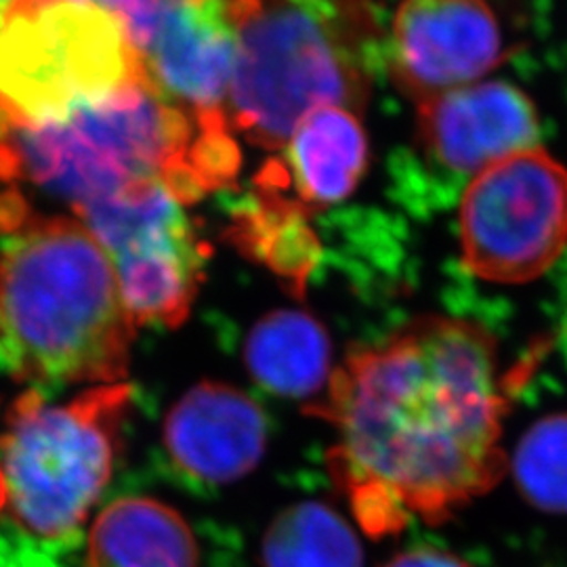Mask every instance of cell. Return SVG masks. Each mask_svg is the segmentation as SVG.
Listing matches in <instances>:
<instances>
[{
    "instance_id": "obj_1",
    "label": "cell",
    "mask_w": 567,
    "mask_h": 567,
    "mask_svg": "<svg viewBox=\"0 0 567 567\" xmlns=\"http://www.w3.org/2000/svg\"><path fill=\"white\" fill-rule=\"evenodd\" d=\"M316 408L337 431L334 480L374 536L447 519L505 473L507 398L473 322L423 318L353 351Z\"/></svg>"
},
{
    "instance_id": "obj_2",
    "label": "cell",
    "mask_w": 567,
    "mask_h": 567,
    "mask_svg": "<svg viewBox=\"0 0 567 567\" xmlns=\"http://www.w3.org/2000/svg\"><path fill=\"white\" fill-rule=\"evenodd\" d=\"M135 322L91 231L39 219L0 243V360L20 381L114 385L131 364Z\"/></svg>"
},
{
    "instance_id": "obj_3",
    "label": "cell",
    "mask_w": 567,
    "mask_h": 567,
    "mask_svg": "<svg viewBox=\"0 0 567 567\" xmlns=\"http://www.w3.org/2000/svg\"><path fill=\"white\" fill-rule=\"evenodd\" d=\"M131 385L89 386L65 404L28 391L0 437L7 508L23 529L63 538L81 527L112 480Z\"/></svg>"
},
{
    "instance_id": "obj_4",
    "label": "cell",
    "mask_w": 567,
    "mask_h": 567,
    "mask_svg": "<svg viewBox=\"0 0 567 567\" xmlns=\"http://www.w3.org/2000/svg\"><path fill=\"white\" fill-rule=\"evenodd\" d=\"M192 124L183 107L145 79L76 103L58 121L21 124L13 147L21 177L81 208L187 161Z\"/></svg>"
},
{
    "instance_id": "obj_5",
    "label": "cell",
    "mask_w": 567,
    "mask_h": 567,
    "mask_svg": "<svg viewBox=\"0 0 567 567\" xmlns=\"http://www.w3.org/2000/svg\"><path fill=\"white\" fill-rule=\"evenodd\" d=\"M234 32L227 107L250 142L286 147L311 110L364 103V76L318 0H252Z\"/></svg>"
},
{
    "instance_id": "obj_6",
    "label": "cell",
    "mask_w": 567,
    "mask_h": 567,
    "mask_svg": "<svg viewBox=\"0 0 567 567\" xmlns=\"http://www.w3.org/2000/svg\"><path fill=\"white\" fill-rule=\"evenodd\" d=\"M150 79L122 21L82 0H16L0 20V102L21 124Z\"/></svg>"
},
{
    "instance_id": "obj_7",
    "label": "cell",
    "mask_w": 567,
    "mask_h": 567,
    "mask_svg": "<svg viewBox=\"0 0 567 567\" xmlns=\"http://www.w3.org/2000/svg\"><path fill=\"white\" fill-rule=\"evenodd\" d=\"M110 257L135 326H182L203 284L206 244L158 179L76 208Z\"/></svg>"
},
{
    "instance_id": "obj_8",
    "label": "cell",
    "mask_w": 567,
    "mask_h": 567,
    "mask_svg": "<svg viewBox=\"0 0 567 567\" xmlns=\"http://www.w3.org/2000/svg\"><path fill=\"white\" fill-rule=\"evenodd\" d=\"M567 244V171L543 147L475 175L461 203L466 267L489 282L543 276Z\"/></svg>"
},
{
    "instance_id": "obj_9",
    "label": "cell",
    "mask_w": 567,
    "mask_h": 567,
    "mask_svg": "<svg viewBox=\"0 0 567 567\" xmlns=\"http://www.w3.org/2000/svg\"><path fill=\"white\" fill-rule=\"evenodd\" d=\"M503 61V32L486 0H404L391 32L398 84L423 103L480 82Z\"/></svg>"
},
{
    "instance_id": "obj_10",
    "label": "cell",
    "mask_w": 567,
    "mask_h": 567,
    "mask_svg": "<svg viewBox=\"0 0 567 567\" xmlns=\"http://www.w3.org/2000/svg\"><path fill=\"white\" fill-rule=\"evenodd\" d=\"M426 154L456 175H480L507 156L538 147V116L524 91L475 82L419 103Z\"/></svg>"
},
{
    "instance_id": "obj_11",
    "label": "cell",
    "mask_w": 567,
    "mask_h": 567,
    "mask_svg": "<svg viewBox=\"0 0 567 567\" xmlns=\"http://www.w3.org/2000/svg\"><path fill=\"white\" fill-rule=\"evenodd\" d=\"M267 433L264 408L248 393L225 383H200L171 408L164 446L185 475L229 484L261 463Z\"/></svg>"
},
{
    "instance_id": "obj_12",
    "label": "cell",
    "mask_w": 567,
    "mask_h": 567,
    "mask_svg": "<svg viewBox=\"0 0 567 567\" xmlns=\"http://www.w3.org/2000/svg\"><path fill=\"white\" fill-rule=\"evenodd\" d=\"M236 61V32L206 0H173L143 53L152 82L192 116L225 112ZM227 114V112H225Z\"/></svg>"
},
{
    "instance_id": "obj_13",
    "label": "cell",
    "mask_w": 567,
    "mask_h": 567,
    "mask_svg": "<svg viewBox=\"0 0 567 567\" xmlns=\"http://www.w3.org/2000/svg\"><path fill=\"white\" fill-rule=\"evenodd\" d=\"M365 163L368 140L360 118L343 105H322L295 126L280 168L297 204L309 210L347 198L362 179Z\"/></svg>"
},
{
    "instance_id": "obj_14",
    "label": "cell",
    "mask_w": 567,
    "mask_h": 567,
    "mask_svg": "<svg viewBox=\"0 0 567 567\" xmlns=\"http://www.w3.org/2000/svg\"><path fill=\"white\" fill-rule=\"evenodd\" d=\"M192 527L156 498L126 496L97 515L84 567H198Z\"/></svg>"
},
{
    "instance_id": "obj_15",
    "label": "cell",
    "mask_w": 567,
    "mask_h": 567,
    "mask_svg": "<svg viewBox=\"0 0 567 567\" xmlns=\"http://www.w3.org/2000/svg\"><path fill=\"white\" fill-rule=\"evenodd\" d=\"M244 360L259 385L284 398L324 393L334 372L324 326L297 309L259 320L246 339Z\"/></svg>"
},
{
    "instance_id": "obj_16",
    "label": "cell",
    "mask_w": 567,
    "mask_h": 567,
    "mask_svg": "<svg viewBox=\"0 0 567 567\" xmlns=\"http://www.w3.org/2000/svg\"><path fill=\"white\" fill-rule=\"evenodd\" d=\"M255 183L259 194L236 213L231 236L244 252L264 261L290 286L303 288L320 255L316 236L305 225V210L284 196L280 183L265 175Z\"/></svg>"
},
{
    "instance_id": "obj_17",
    "label": "cell",
    "mask_w": 567,
    "mask_h": 567,
    "mask_svg": "<svg viewBox=\"0 0 567 567\" xmlns=\"http://www.w3.org/2000/svg\"><path fill=\"white\" fill-rule=\"evenodd\" d=\"M265 567H364L355 532L322 503L282 511L267 529Z\"/></svg>"
},
{
    "instance_id": "obj_18",
    "label": "cell",
    "mask_w": 567,
    "mask_h": 567,
    "mask_svg": "<svg viewBox=\"0 0 567 567\" xmlns=\"http://www.w3.org/2000/svg\"><path fill=\"white\" fill-rule=\"evenodd\" d=\"M513 475L534 507L567 513V414H550L522 437Z\"/></svg>"
},
{
    "instance_id": "obj_19",
    "label": "cell",
    "mask_w": 567,
    "mask_h": 567,
    "mask_svg": "<svg viewBox=\"0 0 567 567\" xmlns=\"http://www.w3.org/2000/svg\"><path fill=\"white\" fill-rule=\"evenodd\" d=\"M198 135L187 150V164L196 173L206 192L219 189L234 182L240 168V150L229 131L225 112L194 118Z\"/></svg>"
},
{
    "instance_id": "obj_20",
    "label": "cell",
    "mask_w": 567,
    "mask_h": 567,
    "mask_svg": "<svg viewBox=\"0 0 567 567\" xmlns=\"http://www.w3.org/2000/svg\"><path fill=\"white\" fill-rule=\"evenodd\" d=\"M110 11L122 21L128 41L142 55L154 41L173 0H82Z\"/></svg>"
},
{
    "instance_id": "obj_21",
    "label": "cell",
    "mask_w": 567,
    "mask_h": 567,
    "mask_svg": "<svg viewBox=\"0 0 567 567\" xmlns=\"http://www.w3.org/2000/svg\"><path fill=\"white\" fill-rule=\"evenodd\" d=\"M30 224L32 210L20 189H0V236H13Z\"/></svg>"
},
{
    "instance_id": "obj_22",
    "label": "cell",
    "mask_w": 567,
    "mask_h": 567,
    "mask_svg": "<svg viewBox=\"0 0 567 567\" xmlns=\"http://www.w3.org/2000/svg\"><path fill=\"white\" fill-rule=\"evenodd\" d=\"M385 567H471L461 557L440 548H414L398 555Z\"/></svg>"
},
{
    "instance_id": "obj_23",
    "label": "cell",
    "mask_w": 567,
    "mask_h": 567,
    "mask_svg": "<svg viewBox=\"0 0 567 567\" xmlns=\"http://www.w3.org/2000/svg\"><path fill=\"white\" fill-rule=\"evenodd\" d=\"M7 508V487H4V477H2V471H0V511Z\"/></svg>"
}]
</instances>
